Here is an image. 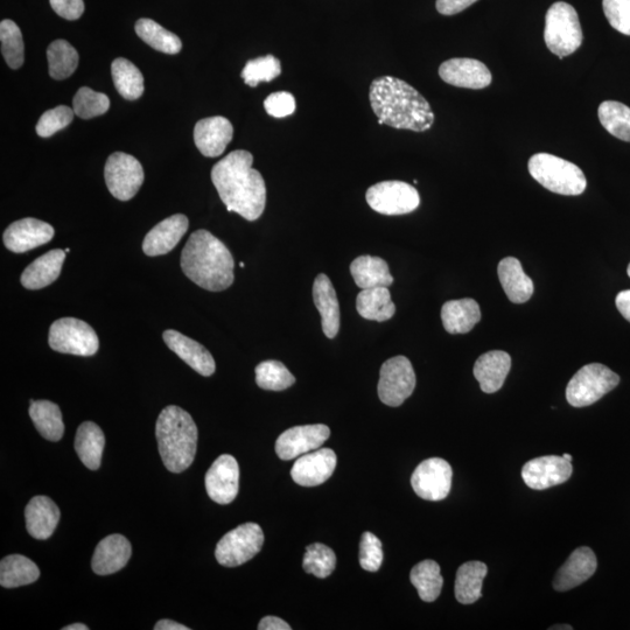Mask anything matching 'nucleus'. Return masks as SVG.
<instances>
[{
	"instance_id": "7c9ffc66",
	"label": "nucleus",
	"mask_w": 630,
	"mask_h": 630,
	"mask_svg": "<svg viewBox=\"0 0 630 630\" xmlns=\"http://www.w3.org/2000/svg\"><path fill=\"white\" fill-rule=\"evenodd\" d=\"M350 273L361 290L389 287L394 283L388 263L380 257L368 255L357 257L350 265Z\"/></svg>"
},
{
	"instance_id": "f257e3e1",
	"label": "nucleus",
	"mask_w": 630,
	"mask_h": 630,
	"mask_svg": "<svg viewBox=\"0 0 630 630\" xmlns=\"http://www.w3.org/2000/svg\"><path fill=\"white\" fill-rule=\"evenodd\" d=\"M254 157L248 151L228 154L212 170V181L229 212L248 221L262 216L266 205V186L262 174L255 168Z\"/></svg>"
},
{
	"instance_id": "9d476101",
	"label": "nucleus",
	"mask_w": 630,
	"mask_h": 630,
	"mask_svg": "<svg viewBox=\"0 0 630 630\" xmlns=\"http://www.w3.org/2000/svg\"><path fill=\"white\" fill-rule=\"evenodd\" d=\"M416 388V374L405 356H395L385 361L378 381V397L385 405L397 408L408 399Z\"/></svg>"
},
{
	"instance_id": "f704fd0d",
	"label": "nucleus",
	"mask_w": 630,
	"mask_h": 630,
	"mask_svg": "<svg viewBox=\"0 0 630 630\" xmlns=\"http://www.w3.org/2000/svg\"><path fill=\"white\" fill-rule=\"evenodd\" d=\"M39 577V567L25 556L11 555L0 562V585L5 588L30 585Z\"/></svg>"
},
{
	"instance_id": "052dcab7",
	"label": "nucleus",
	"mask_w": 630,
	"mask_h": 630,
	"mask_svg": "<svg viewBox=\"0 0 630 630\" xmlns=\"http://www.w3.org/2000/svg\"><path fill=\"white\" fill-rule=\"evenodd\" d=\"M563 457H564L566 460L572 461V457H571V455H570V454H564V455H563Z\"/></svg>"
},
{
	"instance_id": "de8ad7c7",
	"label": "nucleus",
	"mask_w": 630,
	"mask_h": 630,
	"mask_svg": "<svg viewBox=\"0 0 630 630\" xmlns=\"http://www.w3.org/2000/svg\"><path fill=\"white\" fill-rule=\"evenodd\" d=\"M74 116V109L67 105L48 110L39 119L37 133L42 138L52 137L56 132L66 129L73 122Z\"/></svg>"
},
{
	"instance_id": "a19ab883",
	"label": "nucleus",
	"mask_w": 630,
	"mask_h": 630,
	"mask_svg": "<svg viewBox=\"0 0 630 630\" xmlns=\"http://www.w3.org/2000/svg\"><path fill=\"white\" fill-rule=\"evenodd\" d=\"M599 121L615 138L630 143V108L616 101L600 104Z\"/></svg>"
},
{
	"instance_id": "a18cd8bd",
	"label": "nucleus",
	"mask_w": 630,
	"mask_h": 630,
	"mask_svg": "<svg viewBox=\"0 0 630 630\" xmlns=\"http://www.w3.org/2000/svg\"><path fill=\"white\" fill-rule=\"evenodd\" d=\"M282 74L280 61L273 55L261 56L248 61L241 74L245 84L255 88L261 82H271Z\"/></svg>"
},
{
	"instance_id": "58836bf2",
	"label": "nucleus",
	"mask_w": 630,
	"mask_h": 630,
	"mask_svg": "<svg viewBox=\"0 0 630 630\" xmlns=\"http://www.w3.org/2000/svg\"><path fill=\"white\" fill-rule=\"evenodd\" d=\"M138 37L157 51L165 54H178L182 48V42L178 35L167 31L156 21L151 19H139L136 23Z\"/></svg>"
},
{
	"instance_id": "5fc2aeb1",
	"label": "nucleus",
	"mask_w": 630,
	"mask_h": 630,
	"mask_svg": "<svg viewBox=\"0 0 630 630\" xmlns=\"http://www.w3.org/2000/svg\"><path fill=\"white\" fill-rule=\"evenodd\" d=\"M259 630H290L291 627L289 623L285 622L282 619L277 618V616H265L259 622L258 625Z\"/></svg>"
},
{
	"instance_id": "412c9836",
	"label": "nucleus",
	"mask_w": 630,
	"mask_h": 630,
	"mask_svg": "<svg viewBox=\"0 0 630 630\" xmlns=\"http://www.w3.org/2000/svg\"><path fill=\"white\" fill-rule=\"evenodd\" d=\"M188 227L189 221L185 215L175 214L167 217L145 236L143 242L145 255L156 257L168 254L177 247Z\"/></svg>"
},
{
	"instance_id": "603ef678",
	"label": "nucleus",
	"mask_w": 630,
	"mask_h": 630,
	"mask_svg": "<svg viewBox=\"0 0 630 630\" xmlns=\"http://www.w3.org/2000/svg\"><path fill=\"white\" fill-rule=\"evenodd\" d=\"M58 16L67 20H77L84 12L83 0H49Z\"/></svg>"
},
{
	"instance_id": "5701e85b",
	"label": "nucleus",
	"mask_w": 630,
	"mask_h": 630,
	"mask_svg": "<svg viewBox=\"0 0 630 630\" xmlns=\"http://www.w3.org/2000/svg\"><path fill=\"white\" fill-rule=\"evenodd\" d=\"M164 341L173 353L177 354L180 359L194 369L196 373L202 376H212L215 373V361L209 350L201 345V343L187 338L173 329L163 334Z\"/></svg>"
},
{
	"instance_id": "f03ea898",
	"label": "nucleus",
	"mask_w": 630,
	"mask_h": 630,
	"mask_svg": "<svg viewBox=\"0 0 630 630\" xmlns=\"http://www.w3.org/2000/svg\"><path fill=\"white\" fill-rule=\"evenodd\" d=\"M370 104L378 124L391 128L424 132L431 129L434 114L429 102L409 83L383 76L370 86Z\"/></svg>"
},
{
	"instance_id": "3c124183",
	"label": "nucleus",
	"mask_w": 630,
	"mask_h": 630,
	"mask_svg": "<svg viewBox=\"0 0 630 630\" xmlns=\"http://www.w3.org/2000/svg\"><path fill=\"white\" fill-rule=\"evenodd\" d=\"M264 108L272 117L291 116L296 111V98L287 91H279V93H273L266 97Z\"/></svg>"
},
{
	"instance_id": "864d4df0",
	"label": "nucleus",
	"mask_w": 630,
	"mask_h": 630,
	"mask_svg": "<svg viewBox=\"0 0 630 630\" xmlns=\"http://www.w3.org/2000/svg\"><path fill=\"white\" fill-rule=\"evenodd\" d=\"M476 2L478 0H437V10L444 16H454Z\"/></svg>"
},
{
	"instance_id": "37998d69",
	"label": "nucleus",
	"mask_w": 630,
	"mask_h": 630,
	"mask_svg": "<svg viewBox=\"0 0 630 630\" xmlns=\"http://www.w3.org/2000/svg\"><path fill=\"white\" fill-rule=\"evenodd\" d=\"M0 41H2V53L7 65L12 69L23 66L25 59L23 34L14 21L9 19L2 21Z\"/></svg>"
},
{
	"instance_id": "ea45409f",
	"label": "nucleus",
	"mask_w": 630,
	"mask_h": 630,
	"mask_svg": "<svg viewBox=\"0 0 630 630\" xmlns=\"http://www.w3.org/2000/svg\"><path fill=\"white\" fill-rule=\"evenodd\" d=\"M49 75L55 80H65L79 66V54L66 40H55L47 49Z\"/></svg>"
},
{
	"instance_id": "c03bdc74",
	"label": "nucleus",
	"mask_w": 630,
	"mask_h": 630,
	"mask_svg": "<svg viewBox=\"0 0 630 630\" xmlns=\"http://www.w3.org/2000/svg\"><path fill=\"white\" fill-rule=\"evenodd\" d=\"M336 565V556L327 545L314 543L307 546L303 567L307 573L325 579L333 573Z\"/></svg>"
},
{
	"instance_id": "b1692460",
	"label": "nucleus",
	"mask_w": 630,
	"mask_h": 630,
	"mask_svg": "<svg viewBox=\"0 0 630 630\" xmlns=\"http://www.w3.org/2000/svg\"><path fill=\"white\" fill-rule=\"evenodd\" d=\"M131 544L123 535H110L96 546L91 567L98 576H109L124 569L131 558Z\"/></svg>"
},
{
	"instance_id": "13d9d810",
	"label": "nucleus",
	"mask_w": 630,
	"mask_h": 630,
	"mask_svg": "<svg viewBox=\"0 0 630 630\" xmlns=\"http://www.w3.org/2000/svg\"><path fill=\"white\" fill-rule=\"evenodd\" d=\"M62 629L63 630H88L89 627L86 625H83V623H74V625H70Z\"/></svg>"
},
{
	"instance_id": "2eb2a0df",
	"label": "nucleus",
	"mask_w": 630,
	"mask_h": 630,
	"mask_svg": "<svg viewBox=\"0 0 630 630\" xmlns=\"http://www.w3.org/2000/svg\"><path fill=\"white\" fill-rule=\"evenodd\" d=\"M207 493L214 502L229 504L240 490V467L233 455L223 454L214 461L206 474Z\"/></svg>"
},
{
	"instance_id": "79ce46f5",
	"label": "nucleus",
	"mask_w": 630,
	"mask_h": 630,
	"mask_svg": "<svg viewBox=\"0 0 630 630\" xmlns=\"http://www.w3.org/2000/svg\"><path fill=\"white\" fill-rule=\"evenodd\" d=\"M256 383L259 388L269 391H283L296 383L289 369L279 361H264L256 367Z\"/></svg>"
},
{
	"instance_id": "bf43d9fd",
	"label": "nucleus",
	"mask_w": 630,
	"mask_h": 630,
	"mask_svg": "<svg viewBox=\"0 0 630 630\" xmlns=\"http://www.w3.org/2000/svg\"><path fill=\"white\" fill-rule=\"evenodd\" d=\"M551 629H569V630H571L572 627L565 625V627H552Z\"/></svg>"
},
{
	"instance_id": "dca6fc26",
	"label": "nucleus",
	"mask_w": 630,
	"mask_h": 630,
	"mask_svg": "<svg viewBox=\"0 0 630 630\" xmlns=\"http://www.w3.org/2000/svg\"><path fill=\"white\" fill-rule=\"evenodd\" d=\"M571 461L557 455L530 460L522 468V478L531 489L543 490L562 485L571 478Z\"/></svg>"
},
{
	"instance_id": "cd10ccee",
	"label": "nucleus",
	"mask_w": 630,
	"mask_h": 630,
	"mask_svg": "<svg viewBox=\"0 0 630 630\" xmlns=\"http://www.w3.org/2000/svg\"><path fill=\"white\" fill-rule=\"evenodd\" d=\"M66 255V251L54 249L35 259L21 275V284L27 290H40L51 285L59 278Z\"/></svg>"
},
{
	"instance_id": "f3484780",
	"label": "nucleus",
	"mask_w": 630,
	"mask_h": 630,
	"mask_svg": "<svg viewBox=\"0 0 630 630\" xmlns=\"http://www.w3.org/2000/svg\"><path fill=\"white\" fill-rule=\"evenodd\" d=\"M336 461V454L331 448H319L301 455L292 467V479L299 486H320L333 475Z\"/></svg>"
},
{
	"instance_id": "6e6552de",
	"label": "nucleus",
	"mask_w": 630,
	"mask_h": 630,
	"mask_svg": "<svg viewBox=\"0 0 630 630\" xmlns=\"http://www.w3.org/2000/svg\"><path fill=\"white\" fill-rule=\"evenodd\" d=\"M49 347L62 354L93 356L100 348L94 328L80 319L62 318L49 329Z\"/></svg>"
},
{
	"instance_id": "473e14b6",
	"label": "nucleus",
	"mask_w": 630,
	"mask_h": 630,
	"mask_svg": "<svg viewBox=\"0 0 630 630\" xmlns=\"http://www.w3.org/2000/svg\"><path fill=\"white\" fill-rule=\"evenodd\" d=\"M487 572V565L476 560L459 567L454 591L460 604L471 605L482 597V583Z\"/></svg>"
},
{
	"instance_id": "4be33fe9",
	"label": "nucleus",
	"mask_w": 630,
	"mask_h": 630,
	"mask_svg": "<svg viewBox=\"0 0 630 630\" xmlns=\"http://www.w3.org/2000/svg\"><path fill=\"white\" fill-rule=\"evenodd\" d=\"M597 567V557L592 549L581 546L574 550L566 563L560 567L553 580V587L559 592L570 591L590 579L597 571Z\"/></svg>"
},
{
	"instance_id": "a878e982",
	"label": "nucleus",
	"mask_w": 630,
	"mask_h": 630,
	"mask_svg": "<svg viewBox=\"0 0 630 630\" xmlns=\"http://www.w3.org/2000/svg\"><path fill=\"white\" fill-rule=\"evenodd\" d=\"M313 300L321 315L322 331L328 339H334L340 329V305L331 279L324 273L314 280Z\"/></svg>"
},
{
	"instance_id": "c756f323",
	"label": "nucleus",
	"mask_w": 630,
	"mask_h": 630,
	"mask_svg": "<svg viewBox=\"0 0 630 630\" xmlns=\"http://www.w3.org/2000/svg\"><path fill=\"white\" fill-rule=\"evenodd\" d=\"M441 320L448 333L466 334L481 320L480 306L471 298L447 301L441 308Z\"/></svg>"
},
{
	"instance_id": "e433bc0d",
	"label": "nucleus",
	"mask_w": 630,
	"mask_h": 630,
	"mask_svg": "<svg viewBox=\"0 0 630 630\" xmlns=\"http://www.w3.org/2000/svg\"><path fill=\"white\" fill-rule=\"evenodd\" d=\"M410 580L417 588L420 599L426 602L437 600L443 590L444 578L440 566L431 559L423 560L413 567Z\"/></svg>"
},
{
	"instance_id": "0eeeda50",
	"label": "nucleus",
	"mask_w": 630,
	"mask_h": 630,
	"mask_svg": "<svg viewBox=\"0 0 630 630\" xmlns=\"http://www.w3.org/2000/svg\"><path fill=\"white\" fill-rule=\"evenodd\" d=\"M619 375L600 363H591L577 371L566 388V399L574 408H585L618 387Z\"/></svg>"
},
{
	"instance_id": "a211bd4d",
	"label": "nucleus",
	"mask_w": 630,
	"mask_h": 630,
	"mask_svg": "<svg viewBox=\"0 0 630 630\" xmlns=\"http://www.w3.org/2000/svg\"><path fill=\"white\" fill-rule=\"evenodd\" d=\"M441 80L451 86L467 89H485L492 83L490 70L479 60L451 59L439 68Z\"/></svg>"
},
{
	"instance_id": "6ab92c4d",
	"label": "nucleus",
	"mask_w": 630,
	"mask_h": 630,
	"mask_svg": "<svg viewBox=\"0 0 630 630\" xmlns=\"http://www.w3.org/2000/svg\"><path fill=\"white\" fill-rule=\"evenodd\" d=\"M54 237L51 224L32 217L13 222L4 233L5 247L16 254H23L44 245Z\"/></svg>"
},
{
	"instance_id": "39448f33",
	"label": "nucleus",
	"mask_w": 630,
	"mask_h": 630,
	"mask_svg": "<svg viewBox=\"0 0 630 630\" xmlns=\"http://www.w3.org/2000/svg\"><path fill=\"white\" fill-rule=\"evenodd\" d=\"M529 172L544 188L560 195H580L587 180L577 165L549 153H537L529 160Z\"/></svg>"
},
{
	"instance_id": "1a4fd4ad",
	"label": "nucleus",
	"mask_w": 630,
	"mask_h": 630,
	"mask_svg": "<svg viewBox=\"0 0 630 630\" xmlns=\"http://www.w3.org/2000/svg\"><path fill=\"white\" fill-rule=\"evenodd\" d=\"M264 532L256 523H244L224 535L216 545L215 557L222 566L236 567L262 550Z\"/></svg>"
},
{
	"instance_id": "20e7f679",
	"label": "nucleus",
	"mask_w": 630,
	"mask_h": 630,
	"mask_svg": "<svg viewBox=\"0 0 630 630\" xmlns=\"http://www.w3.org/2000/svg\"><path fill=\"white\" fill-rule=\"evenodd\" d=\"M156 436L161 460L172 473H182L193 464L198 448V427L179 406H167L157 420Z\"/></svg>"
},
{
	"instance_id": "72a5a7b5",
	"label": "nucleus",
	"mask_w": 630,
	"mask_h": 630,
	"mask_svg": "<svg viewBox=\"0 0 630 630\" xmlns=\"http://www.w3.org/2000/svg\"><path fill=\"white\" fill-rule=\"evenodd\" d=\"M356 308L362 318L378 322L390 320L396 312L388 287L361 290L356 299Z\"/></svg>"
},
{
	"instance_id": "aec40b11",
	"label": "nucleus",
	"mask_w": 630,
	"mask_h": 630,
	"mask_svg": "<svg viewBox=\"0 0 630 630\" xmlns=\"http://www.w3.org/2000/svg\"><path fill=\"white\" fill-rule=\"evenodd\" d=\"M233 135V124L222 116L201 119L194 128L195 145L203 156L209 158L221 156Z\"/></svg>"
},
{
	"instance_id": "f8f14e48",
	"label": "nucleus",
	"mask_w": 630,
	"mask_h": 630,
	"mask_svg": "<svg viewBox=\"0 0 630 630\" xmlns=\"http://www.w3.org/2000/svg\"><path fill=\"white\" fill-rule=\"evenodd\" d=\"M105 184L116 199L129 201L135 198L144 182L142 164L123 152L112 153L104 168Z\"/></svg>"
},
{
	"instance_id": "09e8293b",
	"label": "nucleus",
	"mask_w": 630,
	"mask_h": 630,
	"mask_svg": "<svg viewBox=\"0 0 630 630\" xmlns=\"http://www.w3.org/2000/svg\"><path fill=\"white\" fill-rule=\"evenodd\" d=\"M383 562L382 542L380 538L364 532L360 543V565L363 570L377 572Z\"/></svg>"
},
{
	"instance_id": "393cba45",
	"label": "nucleus",
	"mask_w": 630,
	"mask_h": 630,
	"mask_svg": "<svg viewBox=\"0 0 630 630\" xmlns=\"http://www.w3.org/2000/svg\"><path fill=\"white\" fill-rule=\"evenodd\" d=\"M60 509L49 497L35 496L25 509L28 534L39 541H45L54 534L60 521Z\"/></svg>"
},
{
	"instance_id": "2f4dec72",
	"label": "nucleus",
	"mask_w": 630,
	"mask_h": 630,
	"mask_svg": "<svg viewBox=\"0 0 630 630\" xmlns=\"http://www.w3.org/2000/svg\"><path fill=\"white\" fill-rule=\"evenodd\" d=\"M104 446L105 437L100 426L93 422H84L77 429L75 450L83 465L91 471L101 467Z\"/></svg>"
},
{
	"instance_id": "4d7b16f0",
	"label": "nucleus",
	"mask_w": 630,
	"mask_h": 630,
	"mask_svg": "<svg viewBox=\"0 0 630 630\" xmlns=\"http://www.w3.org/2000/svg\"><path fill=\"white\" fill-rule=\"evenodd\" d=\"M156 630H189L188 627L181 625V623L172 620H160L157 625L154 626Z\"/></svg>"
},
{
	"instance_id": "4c0bfd02",
	"label": "nucleus",
	"mask_w": 630,
	"mask_h": 630,
	"mask_svg": "<svg viewBox=\"0 0 630 630\" xmlns=\"http://www.w3.org/2000/svg\"><path fill=\"white\" fill-rule=\"evenodd\" d=\"M112 80L119 94L135 101L144 94V76L129 60L119 58L111 65Z\"/></svg>"
},
{
	"instance_id": "4468645a",
	"label": "nucleus",
	"mask_w": 630,
	"mask_h": 630,
	"mask_svg": "<svg viewBox=\"0 0 630 630\" xmlns=\"http://www.w3.org/2000/svg\"><path fill=\"white\" fill-rule=\"evenodd\" d=\"M331 436L324 424L294 426L280 434L276 441V453L282 460H292L318 450Z\"/></svg>"
},
{
	"instance_id": "8fccbe9b",
	"label": "nucleus",
	"mask_w": 630,
	"mask_h": 630,
	"mask_svg": "<svg viewBox=\"0 0 630 630\" xmlns=\"http://www.w3.org/2000/svg\"><path fill=\"white\" fill-rule=\"evenodd\" d=\"M602 6L614 30L630 35V0H604Z\"/></svg>"
},
{
	"instance_id": "423d86ee",
	"label": "nucleus",
	"mask_w": 630,
	"mask_h": 630,
	"mask_svg": "<svg viewBox=\"0 0 630 630\" xmlns=\"http://www.w3.org/2000/svg\"><path fill=\"white\" fill-rule=\"evenodd\" d=\"M544 40L550 52L563 60L583 44L578 13L564 2L553 4L545 17Z\"/></svg>"
},
{
	"instance_id": "c85d7f7f",
	"label": "nucleus",
	"mask_w": 630,
	"mask_h": 630,
	"mask_svg": "<svg viewBox=\"0 0 630 630\" xmlns=\"http://www.w3.org/2000/svg\"><path fill=\"white\" fill-rule=\"evenodd\" d=\"M499 278L504 292L514 304H524L534 294V283L525 275L522 264L517 258L507 257L499 264Z\"/></svg>"
},
{
	"instance_id": "9b49d317",
	"label": "nucleus",
	"mask_w": 630,
	"mask_h": 630,
	"mask_svg": "<svg viewBox=\"0 0 630 630\" xmlns=\"http://www.w3.org/2000/svg\"><path fill=\"white\" fill-rule=\"evenodd\" d=\"M366 199L375 212L395 216L410 214L420 205L417 189L403 181H383L368 189Z\"/></svg>"
},
{
	"instance_id": "6e6d98bb",
	"label": "nucleus",
	"mask_w": 630,
	"mask_h": 630,
	"mask_svg": "<svg viewBox=\"0 0 630 630\" xmlns=\"http://www.w3.org/2000/svg\"><path fill=\"white\" fill-rule=\"evenodd\" d=\"M615 304L622 317L630 322V290L620 292L616 296Z\"/></svg>"
},
{
	"instance_id": "c9c22d12",
	"label": "nucleus",
	"mask_w": 630,
	"mask_h": 630,
	"mask_svg": "<svg viewBox=\"0 0 630 630\" xmlns=\"http://www.w3.org/2000/svg\"><path fill=\"white\" fill-rule=\"evenodd\" d=\"M30 416L42 437L59 441L65 433L59 405L49 401H31Z\"/></svg>"
},
{
	"instance_id": "7ed1b4c3",
	"label": "nucleus",
	"mask_w": 630,
	"mask_h": 630,
	"mask_svg": "<svg viewBox=\"0 0 630 630\" xmlns=\"http://www.w3.org/2000/svg\"><path fill=\"white\" fill-rule=\"evenodd\" d=\"M234 268L227 245L207 230H196L182 250V271L207 291L220 292L233 285Z\"/></svg>"
},
{
	"instance_id": "49530a36",
	"label": "nucleus",
	"mask_w": 630,
	"mask_h": 630,
	"mask_svg": "<svg viewBox=\"0 0 630 630\" xmlns=\"http://www.w3.org/2000/svg\"><path fill=\"white\" fill-rule=\"evenodd\" d=\"M109 108V97L102 93H96V91L88 87L79 89L73 100L75 115L82 119L104 115Z\"/></svg>"
},
{
	"instance_id": "ddd939ff",
	"label": "nucleus",
	"mask_w": 630,
	"mask_h": 630,
	"mask_svg": "<svg viewBox=\"0 0 630 630\" xmlns=\"http://www.w3.org/2000/svg\"><path fill=\"white\" fill-rule=\"evenodd\" d=\"M452 467L444 459L431 458L422 462L412 474L415 493L426 501L446 499L452 487Z\"/></svg>"
},
{
	"instance_id": "bb28decb",
	"label": "nucleus",
	"mask_w": 630,
	"mask_h": 630,
	"mask_svg": "<svg viewBox=\"0 0 630 630\" xmlns=\"http://www.w3.org/2000/svg\"><path fill=\"white\" fill-rule=\"evenodd\" d=\"M510 368V355L502 350H492L479 357L473 373L480 383L481 390L486 394H494L503 387Z\"/></svg>"
},
{
	"instance_id": "680f3d73",
	"label": "nucleus",
	"mask_w": 630,
	"mask_h": 630,
	"mask_svg": "<svg viewBox=\"0 0 630 630\" xmlns=\"http://www.w3.org/2000/svg\"><path fill=\"white\" fill-rule=\"evenodd\" d=\"M627 273H628V276L630 277V264L628 265Z\"/></svg>"
}]
</instances>
